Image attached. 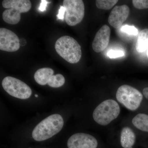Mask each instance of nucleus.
Here are the masks:
<instances>
[{
    "label": "nucleus",
    "instance_id": "dca6fc26",
    "mask_svg": "<svg viewBox=\"0 0 148 148\" xmlns=\"http://www.w3.org/2000/svg\"><path fill=\"white\" fill-rule=\"evenodd\" d=\"M132 123L140 130L148 132V115L145 114H138L133 118Z\"/></svg>",
    "mask_w": 148,
    "mask_h": 148
},
{
    "label": "nucleus",
    "instance_id": "4468645a",
    "mask_svg": "<svg viewBox=\"0 0 148 148\" xmlns=\"http://www.w3.org/2000/svg\"><path fill=\"white\" fill-rule=\"evenodd\" d=\"M21 14L14 9H7L3 12V18L6 23L11 25H15L18 24L20 21Z\"/></svg>",
    "mask_w": 148,
    "mask_h": 148
},
{
    "label": "nucleus",
    "instance_id": "b1692460",
    "mask_svg": "<svg viewBox=\"0 0 148 148\" xmlns=\"http://www.w3.org/2000/svg\"><path fill=\"white\" fill-rule=\"evenodd\" d=\"M143 93L144 96L148 100V87L145 88L143 90Z\"/></svg>",
    "mask_w": 148,
    "mask_h": 148
},
{
    "label": "nucleus",
    "instance_id": "9d476101",
    "mask_svg": "<svg viewBox=\"0 0 148 148\" xmlns=\"http://www.w3.org/2000/svg\"><path fill=\"white\" fill-rule=\"evenodd\" d=\"M111 30L107 25H104L98 30L92 42V48L94 51L99 53L106 49L108 45Z\"/></svg>",
    "mask_w": 148,
    "mask_h": 148
},
{
    "label": "nucleus",
    "instance_id": "f3484780",
    "mask_svg": "<svg viewBox=\"0 0 148 148\" xmlns=\"http://www.w3.org/2000/svg\"><path fill=\"white\" fill-rule=\"evenodd\" d=\"M65 82V78L63 75L58 74L53 75L49 81L48 84L50 87L58 88L61 87Z\"/></svg>",
    "mask_w": 148,
    "mask_h": 148
},
{
    "label": "nucleus",
    "instance_id": "1a4fd4ad",
    "mask_svg": "<svg viewBox=\"0 0 148 148\" xmlns=\"http://www.w3.org/2000/svg\"><path fill=\"white\" fill-rule=\"evenodd\" d=\"M130 13L129 7L125 5L116 6L111 11L108 18L109 24L116 29L121 27Z\"/></svg>",
    "mask_w": 148,
    "mask_h": 148
},
{
    "label": "nucleus",
    "instance_id": "aec40b11",
    "mask_svg": "<svg viewBox=\"0 0 148 148\" xmlns=\"http://www.w3.org/2000/svg\"><path fill=\"white\" fill-rule=\"evenodd\" d=\"M133 6L140 10L148 8V0H133Z\"/></svg>",
    "mask_w": 148,
    "mask_h": 148
},
{
    "label": "nucleus",
    "instance_id": "0eeeda50",
    "mask_svg": "<svg viewBox=\"0 0 148 148\" xmlns=\"http://www.w3.org/2000/svg\"><path fill=\"white\" fill-rule=\"evenodd\" d=\"M20 40L12 31L5 28L0 29V49L8 52H14L20 48Z\"/></svg>",
    "mask_w": 148,
    "mask_h": 148
},
{
    "label": "nucleus",
    "instance_id": "412c9836",
    "mask_svg": "<svg viewBox=\"0 0 148 148\" xmlns=\"http://www.w3.org/2000/svg\"><path fill=\"white\" fill-rule=\"evenodd\" d=\"M107 56L110 58H115L124 56L125 53L122 50L111 49L108 51Z\"/></svg>",
    "mask_w": 148,
    "mask_h": 148
},
{
    "label": "nucleus",
    "instance_id": "f03ea898",
    "mask_svg": "<svg viewBox=\"0 0 148 148\" xmlns=\"http://www.w3.org/2000/svg\"><path fill=\"white\" fill-rule=\"evenodd\" d=\"M57 53L71 64H76L82 57L81 47L75 39L65 36L57 40L55 44Z\"/></svg>",
    "mask_w": 148,
    "mask_h": 148
},
{
    "label": "nucleus",
    "instance_id": "9b49d317",
    "mask_svg": "<svg viewBox=\"0 0 148 148\" xmlns=\"http://www.w3.org/2000/svg\"><path fill=\"white\" fill-rule=\"evenodd\" d=\"M2 3L4 8L14 9L21 13L28 12L32 6L29 0H4Z\"/></svg>",
    "mask_w": 148,
    "mask_h": 148
},
{
    "label": "nucleus",
    "instance_id": "f257e3e1",
    "mask_svg": "<svg viewBox=\"0 0 148 148\" xmlns=\"http://www.w3.org/2000/svg\"><path fill=\"white\" fill-rule=\"evenodd\" d=\"M64 124L62 117L58 114H53L37 125L32 132V137L39 142L47 140L60 132Z\"/></svg>",
    "mask_w": 148,
    "mask_h": 148
},
{
    "label": "nucleus",
    "instance_id": "2eb2a0df",
    "mask_svg": "<svg viewBox=\"0 0 148 148\" xmlns=\"http://www.w3.org/2000/svg\"><path fill=\"white\" fill-rule=\"evenodd\" d=\"M148 49V29H146L142 30L138 34L136 49L138 52H143Z\"/></svg>",
    "mask_w": 148,
    "mask_h": 148
},
{
    "label": "nucleus",
    "instance_id": "393cba45",
    "mask_svg": "<svg viewBox=\"0 0 148 148\" xmlns=\"http://www.w3.org/2000/svg\"><path fill=\"white\" fill-rule=\"evenodd\" d=\"M23 42H24V43L26 44V40L24 39H21V40H20V45L23 46Z\"/></svg>",
    "mask_w": 148,
    "mask_h": 148
},
{
    "label": "nucleus",
    "instance_id": "7ed1b4c3",
    "mask_svg": "<svg viewBox=\"0 0 148 148\" xmlns=\"http://www.w3.org/2000/svg\"><path fill=\"white\" fill-rule=\"evenodd\" d=\"M120 112V108L116 101L107 100L98 105L93 111V119L98 124L108 125L117 118Z\"/></svg>",
    "mask_w": 148,
    "mask_h": 148
},
{
    "label": "nucleus",
    "instance_id": "ddd939ff",
    "mask_svg": "<svg viewBox=\"0 0 148 148\" xmlns=\"http://www.w3.org/2000/svg\"><path fill=\"white\" fill-rule=\"evenodd\" d=\"M54 71L49 68L38 69L34 74V79L37 83L40 85L48 84L49 81L53 75Z\"/></svg>",
    "mask_w": 148,
    "mask_h": 148
},
{
    "label": "nucleus",
    "instance_id": "a878e982",
    "mask_svg": "<svg viewBox=\"0 0 148 148\" xmlns=\"http://www.w3.org/2000/svg\"><path fill=\"white\" fill-rule=\"evenodd\" d=\"M147 57L148 58V49H147Z\"/></svg>",
    "mask_w": 148,
    "mask_h": 148
},
{
    "label": "nucleus",
    "instance_id": "20e7f679",
    "mask_svg": "<svg viewBox=\"0 0 148 148\" xmlns=\"http://www.w3.org/2000/svg\"><path fill=\"white\" fill-rule=\"evenodd\" d=\"M116 98L117 101L126 108L135 111L140 107L143 101V95L135 88L123 85L117 90Z\"/></svg>",
    "mask_w": 148,
    "mask_h": 148
},
{
    "label": "nucleus",
    "instance_id": "a211bd4d",
    "mask_svg": "<svg viewBox=\"0 0 148 148\" xmlns=\"http://www.w3.org/2000/svg\"><path fill=\"white\" fill-rule=\"evenodd\" d=\"M96 5L98 8L103 10H110L116 4L118 1L117 0H97Z\"/></svg>",
    "mask_w": 148,
    "mask_h": 148
},
{
    "label": "nucleus",
    "instance_id": "cd10ccee",
    "mask_svg": "<svg viewBox=\"0 0 148 148\" xmlns=\"http://www.w3.org/2000/svg\"><path fill=\"white\" fill-rule=\"evenodd\" d=\"M130 148H132V147Z\"/></svg>",
    "mask_w": 148,
    "mask_h": 148
},
{
    "label": "nucleus",
    "instance_id": "6e6552de",
    "mask_svg": "<svg viewBox=\"0 0 148 148\" xmlns=\"http://www.w3.org/2000/svg\"><path fill=\"white\" fill-rule=\"evenodd\" d=\"M98 145L97 140L93 136L83 133L74 134L67 143L69 148H96Z\"/></svg>",
    "mask_w": 148,
    "mask_h": 148
},
{
    "label": "nucleus",
    "instance_id": "6ab92c4d",
    "mask_svg": "<svg viewBox=\"0 0 148 148\" xmlns=\"http://www.w3.org/2000/svg\"><path fill=\"white\" fill-rule=\"evenodd\" d=\"M120 30L130 36H136L138 34V29L133 26L125 25L121 27Z\"/></svg>",
    "mask_w": 148,
    "mask_h": 148
},
{
    "label": "nucleus",
    "instance_id": "c85d7f7f",
    "mask_svg": "<svg viewBox=\"0 0 148 148\" xmlns=\"http://www.w3.org/2000/svg\"></svg>",
    "mask_w": 148,
    "mask_h": 148
},
{
    "label": "nucleus",
    "instance_id": "4be33fe9",
    "mask_svg": "<svg viewBox=\"0 0 148 148\" xmlns=\"http://www.w3.org/2000/svg\"><path fill=\"white\" fill-rule=\"evenodd\" d=\"M66 13V9L64 6H61L59 10L58 13L57 15V17L58 19L64 20V14Z\"/></svg>",
    "mask_w": 148,
    "mask_h": 148
},
{
    "label": "nucleus",
    "instance_id": "bb28decb",
    "mask_svg": "<svg viewBox=\"0 0 148 148\" xmlns=\"http://www.w3.org/2000/svg\"><path fill=\"white\" fill-rule=\"evenodd\" d=\"M35 97H36V98H37V97H38V95H37V94H36V95H35Z\"/></svg>",
    "mask_w": 148,
    "mask_h": 148
},
{
    "label": "nucleus",
    "instance_id": "423d86ee",
    "mask_svg": "<svg viewBox=\"0 0 148 148\" xmlns=\"http://www.w3.org/2000/svg\"><path fill=\"white\" fill-rule=\"evenodd\" d=\"M63 6L66 9L65 19L70 26L79 24L84 16V5L82 0H64Z\"/></svg>",
    "mask_w": 148,
    "mask_h": 148
},
{
    "label": "nucleus",
    "instance_id": "39448f33",
    "mask_svg": "<svg viewBox=\"0 0 148 148\" xmlns=\"http://www.w3.org/2000/svg\"><path fill=\"white\" fill-rule=\"evenodd\" d=\"M2 85L9 95L19 99H27L32 94L31 88L26 83L13 77H5L3 80Z\"/></svg>",
    "mask_w": 148,
    "mask_h": 148
},
{
    "label": "nucleus",
    "instance_id": "5701e85b",
    "mask_svg": "<svg viewBox=\"0 0 148 148\" xmlns=\"http://www.w3.org/2000/svg\"><path fill=\"white\" fill-rule=\"evenodd\" d=\"M49 2L47 1L42 0L38 8L39 10L41 12H44L46 10L47 6V4Z\"/></svg>",
    "mask_w": 148,
    "mask_h": 148
},
{
    "label": "nucleus",
    "instance_id": "f8f14e48",
    "mask_svg": "<svg viewBox=\"0 0 148 148\" xmlns=\"http://www.w3.org/2000/svg\"><path fill=\"white\" fill-rule=\"evenodd\" d=\"M136 136L130 127H123L121 134V144L123 148L132 147L135 143Z\"/></svg>",
    "mask_w": 148,
    "mask_h": 148
}]
</instances>
